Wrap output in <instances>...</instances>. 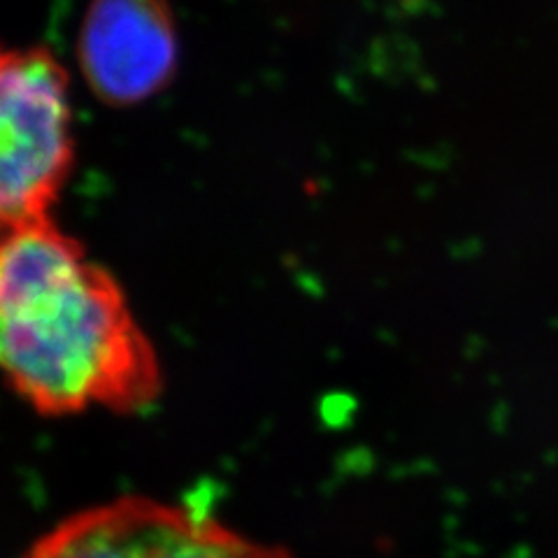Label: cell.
Listing matches in <instances>:
<instances>
[{"mask_svg":"<svg viewBox=\"0 0 558 558\" xmlns=\"http://www.w3.org/2000/svg\"><path fill=\"white\" fill-rule=\"evenodd\" d=\"M0 377L45 416L135 414L163 393L124 289L54 219L0 235Z\"/></svg>","mask_w":558,"mask_h":558,"instance_id":"6da1fadb","label":"cell"},{"mask_svg":"<svg viewBox=\"0 0 558 558\" xmlns=\"http://www.w3.org/2000/svg\"><path fill=\"white\" fill-rule=\"evenodd\" d=\"M75 149L63 63L40 45L0 43V235L54 219Z\"/></svg>","mask_w":558,"mask_h":558,"instance_id":"7a4b0ae2","label":"cell"},{"mask_svg":"<svg viewBox=\"0 0 558 558\" xmlns=\"http://www.w3.org/2000/svg\"><path fill=\"white\" fill-rule=\"evenodd\" d=\"M22 558H295L184 505L124 496L80 510Z\"/></svg>","mask_w":558,"mask_h":558,"instance_id":"3957f363","label":"cell"},{"mask_svg":"<svg viewBox=\"0 0 558 558\" xmlns=\"http://www.w3.org/2000/svg\"><path fill=\"white\" fill-rule=\"evenodd\" d=\"M178 38L168 0H92L77 33L82 77L114 108L149 100L178 73Z\"/></svg>","mask_w":558,"mask_h":558,"instance_id":"277c9868","label":"cell"}]
</instances>
